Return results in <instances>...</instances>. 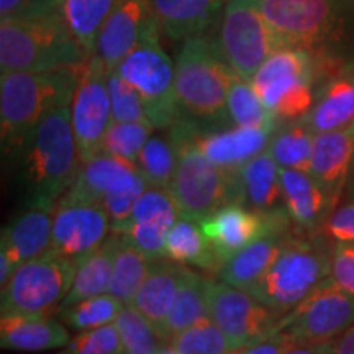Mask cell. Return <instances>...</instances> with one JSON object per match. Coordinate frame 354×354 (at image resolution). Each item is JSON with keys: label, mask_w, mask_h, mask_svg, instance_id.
<instances>
[{"label": "cell", "mask_w": 354, "mask_h": 354, "mask_svg": "<svg viewBox=\"0 0 354 354\" xmlns=\"http://www.w3.org/2000/svg\"><path fill=\"white\" fill-rule=\"evenodd\" d=\"M171 349L179 354H227L233 344L212 318H203L171 339Z\"/></svg>", "instance_id": "ab89813d"}, {"label": "cell", "mask_w": 354, "mask_h": 354, "mask_svg": "<svg viewBox=\"0 0 354 354\" xmlns=\"http://www.w3.org/2000/svg\"><path fill=\"white\" fill-rule=\"evenodd\" d=\"M287 354H335V342L295 344Z\"/></svg>", "instance_id": "c3c4849f"}, {"label": "cell", "mask_w": 354, "mask_h": 354, "mask_svg": "<svg viewBox=\"0 0 354 354\" xmlns=\"http://www.w3.org/2000/svg\"><path fill=\"white\" fill-rule=\"evenodd\" d=\"M107 212L95 203H57L50 253L81 264L107 241L112 228Z\"/></svg>", "instance_id": "e0dca14e"}, {"label": "cell", "mask_w": 354, "mask_h": 354, "mask_svg": "<svg viewBox=\"0 0 354 354\" xmlns=\"http://www.w3.org/2000/svg\"><path fill=\"white\" fill-rule=\"evenodd\" d=\"M13 161L21 205L55 210L81 169L71 104L44 115Z\"/></svg>", "instance_id": "7a4b0ae2"}, {"label": "cell", "mask_w": 354, "mask_h": 354, "mask_svg": "<svg viewBox=\"0 0 354 354\" xmlns=\"http://www.w3.org/2000/svg\"><path fill=\"white\" fill-rule=\"evenodd\" d=\"M185 125L189 127L197 148L216 166L228 171L240 169L250 159L266 151V146L271 145L274 135V130L259 127L234 125L225 130L218 128V130L198 131L189 123Z\"/></svg>", "instance_id": "ffe728a7"}, {"label": "cell", "mask_w": 354, "mask_h": 354, "mask_svg": "<svg viewBox=\"0 0 354 354\" xmlns=\"http://www.w3.org/2000/svg\"><path fill=\"white\" fill-rule=\"evenodd\" d=\"M88 56L66 24L63 12L46 19L0 20L2 73H41L86 64Z\"/></svg>", "instance_id": "5b68a950"}, {"label": "cell", "mask_w": 354, "mask_h": 354, "mask_svg": "<svg viewBox=\"0 0 354 354\" xmlns=\"http://www.w3.org/2000/svg\"><path fill=\"white\" fill-rule=\"evenodd\" d=\"M159 33V26H154L115 71L136 88L154 130H165L179 120V105L176 66L161 48Z\"/></svg>", "instance_id": "7c38bea8"}, {"label": "cell", "mask_w": 354, "mask_h": 354, "mask_svg": "<svg viewBox=\"0 0 354 354\" xmlns=\"http://www.w3.org/2000/svg\"><path fill=\"white\" fill-rule=\"evenodd\" d=\"M179 216V207L169 189L149 185L135 203L128 220L112 225V232L127 238L149 261L162 259L167 233Z\"/></svg>", "instance_id": "ac0fdd59"}, {"label": "cell", "mask_w": 354, "mask_h": 354, "mask_svg": "<svg viewBox=\"0 0 354 354\" xmlns=\"http://www.w3.org/2000/svg\"><path fill=\"white\" fill-rule=\"evenodd\" d=\"M284 46L312 55L317 79L354 66V0H258Z\"/></svg>", "instance_id": "6da1fadb"}, {"label": "cell", "mask_w": 354, "mask_h": 354, "mask_svg": "<svg viewBox=\"0 0 354 354\" xmlns=\"http://www.w3.org/2000/svg\"><path fill=\"white\" fill-rule=\"evenodd\" d=\"M87 63V61H86ZM82 66L41 73H2L0 77V140L3 159L13 161L44 115L73 102Z\"/></svg>", "instance_id": "3957f363"}, {"label": "cell", "mask_w": 354, "mask_h": 354, "mask_svg": "<svg viewBox=\"0 0 354 354\" xmlns=\"http://www.w3.org/2000/svg\"><path fill=\"white\" fill-rule=\"evenodd\" d=\"M230 0H151L159 30L174 41L209 33Z\"/></svg>", "instance_id": "603a6c76"}, {"label": "cell", "mask_w": 354, "mask_h": 354, "mask_svg": "<svg viewBox=\"0 0 354 354\" xmlns=\"http://www.w3.org/2000/svg\"><path fill=\"white\" fill-rule=\"evenodd\" d=\"M233 79L234 74L221 59L209 35L185 39L176 61L179 120L198 131L227 125L228 92Z\"/></svg>", "instance_id": "277c9868"}, {"label": "cell", "mask_w": 354, "mask_h": 354, "mask_svg": "<svg viewBox=\"0 0 354 354\" xmlns=\"http://www.w3.org/2000/svg\"><path fill=\"white\" fill-rule=\"evenodd\" d=\"M354 161V131L353 128L315 133L310 174L325 189L328 197L336 202L346 190L349 172Z\"/></svg>", "instance_id": "44dd1931"}, {"label": "cell", "mask_w": 354, "mask_h": 354, "mask_svg": "<svg viewBox=\"0 0 354 354\" xmlns=\"http://www.w3.org/2000/svg\"><path fill=\"white\" fill-rule=\"evenodd\" d=\"M209 307L210 318L227 335L234 349L264 339L281 320L253 294L223 281H210Z\"/></svg>", "instance_id": "9a60e30c"}, {"label": "cell", "mask_w": 354, "mask_h": 354, "mask_svg": "<svg viewBox=\"0 0 354 354\" xmlns=\"http://www.w3.org/2000/svg\"><path fill=\"white\" fill-rule=\"evenodd\" d=\"M107 87L112 102V118L113 122H140L149 123L148 113H146L145 104L136 88L128 84L125 79L120 77L117 71L107 73Z\"/></svg>", "instance_id": "b9f144b4"}, {"label": "cell", "mask_w": 354, "mask_h": 354, "mask_svg": "<svg viewBox=\"0 0 354 354\" xmlns=\"http://www.w3.org/2000/svg\"><path fill=\"white\" fill-rule=\"evenodd\" d=\"M177 146V166L169 192L180 216L201 221L228 203H238L236 171L216 166L194 143L189 127L177 120L167 128Z\"/></svg>", "instance_id": "8992f818"}, {"label": "cell", "mask_w": 354, "mask_h": 354, "mask_svg": "<svg viewBox=\"0 0 354 354\" xmlns=\"http://www.w3.org/2000/svg\"><path fill=\"white\" fill-rule=\"evenodd\" d=\"M118 0H63V15L74 37L91 57L104 20Z\"/></svg>", "instance_id": "e575fe53"}, {"label": "cell", "mask_w": 354, "mask_h": 354, "mask_svg": "<svg viewBox=\"0 0 354 354\" xmlns=\"http://www.w3.org/2000/svg\"><path fill=\"white\" fill-rule=\"evenodd\" d=\"M55 210L44 207H24L2 228L0 251H3L13 264L39 258L50 250Z\"/></svg>", "instance_id": "7402d4cb"}, {"label": "cell", "mask_w": 354, "mask_h": 354, "mask_svg": "<svg viewBox=\"0 0 354 354\" xmlns=\"http://www.w3.org/2000/svg\"><path fill=\"white\" fill-rule=\"evenodd\" d=\"M351 128H353V131H354V123H353V125H351Z\"/></svg>", "instance_id": "11a10c76"}, {"label": "cell", "mask_w": 354, "mask_h": 354, "mask_svg": "<svg viewBox=\"0 0 354 354\" xmlns=\"http://www.w3.org/2000/svg\"><path fill=\"white\" fill-rule=\"evenodd\" d=\"M287 212H256L243 203H228L198 221L220 259L227 261L243 248L279 227H289Z\"/></svg>", "instance_id": "2e32d148"}, {"label": "cell", "mask_w": 354, "mask_h": 354, "mask_svg": "<svg viewBox=\"0 0 354 354\" xmlns=\"http://www.w3.org/2000/svg\"><path fill=\"white\" fill-rule=\"evenodd\" d=\"M17 266L13 264V261L8 256L0 251V287H6L7 282L10 281L12 274L15 272Z\"/></svg>", "instance_id": "f907efd6"}, {"label": "cell", "mask_w": 354, "mask_h": 354, "mask_svg": "<svg viewBox=\"0 0 354 354\" xmlns=\"http://www.w3.org/2000/svg\"><path fill=\"white\" fill-rule=\"evenodd\" d=\"M238 203L256 212L277 210L279 202L284 201L281 183V166L269 149L236 169Z\"/></svg>", "instance_id": "83f0119b"}, {"label": "cell", "mask_w": 354, "mask_h": 354, "mask_svg": "<svg viewBox=\"0 0 354 354\" xmlns=\"http://www.w3.org/2000/svg\"><path fill=\"white\" fill-rule=\"evenodd\" d=\"M146 185L148 183L136 165L113 154L99 153L82 162L73 185L59 202L95 203L107 212L112 225H117L128 220Z\"/></svg>", "instance_id": "30bf717a"}, {"label": "cell", "mask_w": 354, "mask_h": 354, "mask_svg": "<svg viewBox=\"0 0 354 354\" xmlns=\"http://www.w3.org/2000/svg\"><path fill=\"white\" fill-rule=\"evenodd\" d=\"M322 234L336 243H354V202L335 209L320 228Z\"/></svg>", "instance_id": "bcb514c9"}, {"label": "cell", "mask_w": 354, "mask_h": 354, "mask_svg": "<svg viewBox=\"0 0 354 354\" xmlns=\"http://www.w3.org/2000/svg\"><path fill=\"white\" fill-rule=\"evenodd\" d=\"M315 133L304 120L290 122L272 136L269 151L282 169L302 171L310 174Z\"/></svg>", "instance_id": "836d02e7"}, {"label": "cell", "mask_w": 354, "mask_h": 354, "mask_svg": "<svg viewBox=\"0 0 354 354\" xmlns=\"http://www.w3.org/2000/svg\"><path fill=\"white\" fill-rule=\"evenodd\" d=\"M165 258L179 264H196L202 269L220 272L223 261L215 253L198 221L180 216L166 238Z\"/></svg>", "instance_id": "f546056e"}, {"label": "cell", "mask_w": 354, "mask_h": 354, "mask_svg": "<svg viewBox=\"0 0 354 354\" xmlns=\"http://www.w3.org/2000/svg\"><path fill=\"white\" fill-rule=\"evenodd\" d=\"M115 236H117V248H115L113 274L109 292L123 305H133L136 294L148 276L151 261L122 234L115 233Z\"/></svg>", "instance_id": "d6a6232c"}, {"label": "cell", "mask_w": 354, "mask_h": 354, "mask_svg": "<svg viewBox=\"0 0 354 354\" xmlns=\"http://www.w3.org/2000/svg\"><path fill=\"white\" fill-rule=\"evenodd\" d=\"M115 248H117V236L113 233V236L107 238V241L99 250L88 254L77 266L76 277H74L69 294L66 295L59 308L69 307V305L95 297V295H102L110 289L113 274Z\"/></svg>", "instance_id": "1f68e13d"}, {"label": "cell", "mask_w": 354, "mask_h": 354, "mask_svg": "<svg viewBox=\"0 0 354 354\" xmlns=\"http://www.w3.org/2000/svg\"><path fill=\"white\" fill-rule=\"evenodd\" d=\"M158 25L151 0H118L102 24L94 55L112 73Z\"/></svg>", "instance_id": "d6986e66"}, {"label": "cell", "mask_w": 354, "mask_h": 354, "mask_svg": "<svg viewBox=\"0 0 354 354\" xmlns=\"http://www.w3.org/2000/svg\"><path fill=\"white\" fill-rule=\"evenodd\" d=\"M122 307L123 304L112 294H102L59 308L57 317L68 328L87 331L110 325L115 322Z\"/></svg>", "instance_id": "f35d334b"}, {"label": "cell", "mask_w": 354, "mask_h": 354, "mask_svg": "<svg viewBox=\"0 0 354 354\" xmlns=\"http://www.w3.org/2000/svg\"><path fill=\"white\" fill-rule=\"evenodd\" d=\"M63 12V0H0V20L46 19Z\"/></svg>", "instance_id": "ee69618b"}, {"label": "cell", "mask_w": 354, "mask_h": 354, "mask_svg": "<svg viewBox=\"0 0 354 354\" xmlns=\"http://www.w3.org/2000/svg\"><path fill=\"white\" fill-rule=\"evenodd\" d=\"M123 354H158L165 342L156 326L135 305H123L115 318Z\"/></svg>", "instance_id": "74e56055"}, {"label": "cell", "mask_w": 354, "mask_h": 354, "mask_svg": "<svg viewBox=\"0 0 354 354\" xmlns=\"http://www.w3.org/2000/svg\"><path fill=\"white\" fill-rule=\"evenodd\" d=\"M281 183L286 212L292 223L307 233L322 228L335 207L315 177L308 172L281 167Z\"/></svg>", "instance_id": "cb8c5ba5"}, {"label": "cell", "mask_w": 354, "mask_h": 354, "mask_svg": "<svg viewBox=\"0 0 354 354\" xmlns=\"http://www.w3.org/2000/svg\"><path fill=\"white\" fill-rule=\"evenodd\" d=\"M335 354H354V325L339 338H336Z\"/></svg>", "instance_id": "681fc988"}, {"label": "cell", "mask_w": 354, "mask_h": 354, "mask_svg": "<svg viewBox=\"0 0 354 354\" xmlns=\"http://www.w3.org/2000/svg\"><path fill=\"white\" fill-rule=\"evenodd\" d=\"M107 73L95 56L88 57L71 102V123L81 165L102 153L104 138L113 122Z\"/></svg>", "instance_id": "5bb4252c"}, {"label": "cell", "mask_w": 354, "mask_h": 354, "mask_svg": "<svg viewBox=\"0 0 354 354\" xmlns=\"http://www.w3.org/2000/svg\"><path fill=\"white\" fill-rule=\"evenodd\" d=\"M209 284L201 274L185 268L183 284L177 292V297L172 305L169 315L166 318L165 326L161 330L162 339H171L197 322L210 317L209 307Z\"/></svg>", "instance_id": "4dcf8cb0"}, {"label": "cell", "mask_w": 354, "mask_h": 354, "mask_svg": "<svg viewBox=\"0 0 354 354\" xmlns=\"http://www.w3.org/2000/svg\"><path fill=\"white\" fill-rule=\"evenodd\" d=\"M330 274L331 253L322 241L287 238L269 271L248 292L282 318L325 286Z\"/></svg>", "instance_id": "52a82bcc"}, {"label": "cell", "mask_w": 354, "mask_h": 354, "mask_svg": "<svg viewBox=\"0 0 354 354\" xmlns=\"http://www.w3.org/2000/svg\"><path fill=\"white\" fill-rule=\"evenodd\" d=\"M71 342L68 326L51 315H2L0 344L8 351L39 353L64 348Z\"/></svg>", "instance_id": "484cf974"}, {"label": "cell", "mask_w": 354, "mask_h": 354, "mask_svg": "<svg viewBox=\"0 0 354 354\" xmlns=\"http://www.w3.org/2000/svg\"><path fill=\"white\" fill-rule=\"evenodd\" d=\"M236 77L251 81L272 53L284 48L258 0H230L207 33Z\"/></svg>", "instance_id": "ba28073f"}, {"label": "cell", "mask_w": 354, "mask_h": 354, "mask_svg": "<svg viewBox=\"0 0 354 354\" xmlns=\"http://www.w3.org/2000/svg\"><path fill=\"white\" fill-rule=\"evenodd\" d=\"M330 281L354 295V243H336L331 250Z\"/></svg>", "instance_id": "f6af8a7d"}, {"label": "cell", "mask_w": 354, "mask_h": 354, "mask_svg": "<svg viewBox=\"0 0 354 354\" xmlns=\"http://www.w3.org/2000/svg\"><path fill=\"white\" fill-rule=\"evenodd\" d=\"M317 81L312 55L284 46L264 61L251 84L279 120L297 122L307 117L315 104Z\"/></svg>", "instance_id": "9c48e42d"}, {"label": "cell", "mask_w": 354, "mask_h": 354, "mask_svg": "<svg viewBox=\"0 0 354 354\" xmlns=\"http://www.w3.org/2000/svg\"><path fill=\"white\" fill-rule=\"evenodd\" d=\"M228 118L238 127H259L276 130L279 118L266 107L251 81L234 76L228 92Z\"/></svg>", "instance_id": "d590c367"}, {"label": "cell", "mask_w": 354, "mask_h": 354, "mask_svg": "<svg viewBox=\"0 0 354 354\" xmlns=\"http://www.w3.org/2000/svg\"><path fill=\"white\" fill-rule=\"evenodd\" d=\"M177 166V146L171 133L151 135L141 149L136 167L151 187L169 189Z\"/></svg>", "instance_id": "8d00e7d4"}, {"label": "cell", "mask_w": 354, "mask_h": 354, "mask_svg": "<svg viewBox=\"0 0 354 354\" xmlns=\"http://www.w3.org/2000/svg\"><path fill=\"white\" fill-rule=\"evenodd\" d=\"M295 343L284 331H272L261 342L245 348V354H287Z\"/></svg>", "instance_id": "7dc6e473"}, {"label": "cell", "mask_w": 354, "mask_h": 354, "mask_svg": "<svg viewBox=\"0 0 354 354\" xmlns=\"http://www.w3.org/2000/svg\"><path fill=\"white\" fill-rule=\"evenodd\" d=\"M158 354H179V353H176L174 349H165V351L161 349V351H159Z\"/></svg>", "instance_id": "db71d44e"}, {"label": "cell", "mask_w": 354, "mask_h": 354, "mask_svg": "<svg viewBox=\"0 0 354 354\" xmlns=\"http://www.w3.org/2000/svg\"><path fill=\"white\" fill-rule=\"evenodd\" d=\"M354 325V295L328 281L304 304L277 322L295 344L335 342Z\"/></svg>", "instance_id": "4fadbf2b"}, {"label": "cell", "mask_w": 354, "mask_h": 354, "mask_svg": "<svg viewBox=\"0 0 354 354\" xmlns=\"http://www.w3.org/2000/svg\"><path fill=\"white\" fill-rule=\"evenodd\" d=\"M57 354H123L117 326L105 325L100 328L81 331Z\"/></svg>", "instance_id": "7bdbcfd3"}, {"label": "cell", "mask_w": 354, "mask_h": 354, "mask_svg": "<svg viewBox=\"0 0 354 354\" xmlns=\"http://www.w3.org/2000/svg\"><path fill=\"white\" fill-rule=\"evenodd\" d=\"M346 192H348L349 201L354 202V161H353V166H351V172H349V179H348V184H346Z\"/></svg>", "instance_id": "816d5d0a"}, {"label": "cell", "mask_w": 354, "mask_h": 354, "mask_svg": "<svg viewBox=\"0 0 354 354\" xmlns=\"http://www.w3.org/2000/svg\"><path fill=\"white\" fill-rule=\"evenodd\" d=\"M302 120L313 133L343 130L353 125L354 66H348L318 87L315 104Z\"/></svg>", "instance_id": "d4e9b609"}, {"label": "cell", "mask_w": 354, "mask_h": 354, "mask_svg": "<svg viewBox=\"0 0 354 354\" xmlns=\"http://www.w3.org/2000/svg\"><path fill=\"white\" fill-rule=\"evenodd\" d=\"M185 264L171 259L151 261L148 276L136 294L133 305L140 310L161 335L166 318L169 315L177 292L183 284Z\"/></svg>", "instance_id": "f1b7e54d"}, {"label": "cell", "mask_w": 354, "mask_h": 354, "mask_svg": "<svg viewBox=\"0 0 354 354\" xmlns=\"http://www.w3.org/2000/svg\"><path fill=\"white\" fill-rule=\"evenodd\" d=\"M154 127L149 123L112 122L104 138L102 153L113 154L136 165L141 149L151 136Z\"/></svg>", "instance_id": "60d3db41"}, {"label": "cell", "mask_w": 354, "mask_h": 354, "mask_svg": "<svg viewBox=\"0 0 354 354\" xmlns=\"http://www.w3.org/2000/svg\"><path fill=\"white\" fill-rule=\"evenodd\" d=\"M245 348H238V349H232V351H228L227 354H245Z\"/></svg>", "instance_id": "f5cc1de1"}, {"label": "cell", "mask_w": 354, "mask_h": 354, "mask_svg": "<svg viewBox=\"0 0 354 354\" xmlns=\"http://www.w3.org/2000/svg\"><path fill=\"white\" fill-rule=\"evenodd\" d=\"M77 263L46 251L39 258L20 264L10 281L2 287L0 312L2 315H51L59 312L69 294Z\"/></svg>", "instance_id": "8fae6325"}, {"label": "cell", "mask_w": 354, "mask_h": 354, "mask_svg": "<svg viewBox=\"0 0 354 354\" xmlns=\"http://www.w3.org/2000/svg\"><path fill=\"white\" fill-rule=\"evenodd\" d=\"M286 232L287 227L274 228L225 261L218 272L221 281L245 290L258 284L277 259L289 238Z\"/></svg>", "instance_id": "4316f807"}]
</instances>
